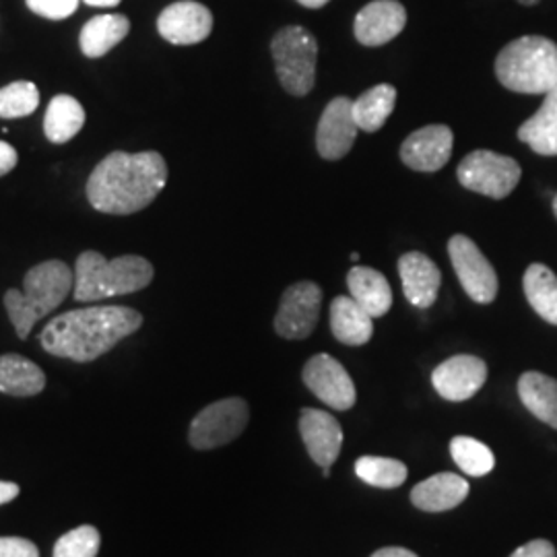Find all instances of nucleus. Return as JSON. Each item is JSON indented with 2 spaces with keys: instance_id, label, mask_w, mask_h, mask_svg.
Segmentation results:
<instances>
[{
  "instance_id": "obj_1",
  "label": "nucleus",
  "mask_w": 557,
  "mask_h": 557,
  "mask_svg": "<svg viewBox=\"0 0 557 557\" xmlns=\"http://www.w3.org/2000/svg\"><path fill=\"white\" fill-rule=\"evenodd\" d=\"M168 184V163L158 151H114L87 180L89 205L108 215H133L160 197Z\"/></svg>"
},
{
  "instance_id": "obj_2",
  "label": "nucleus",
  "mask_w": 557,
  "mask_h": 557,
  "mask_svg": "<svg viewBox=\"0 0 557 557\" xmlns=\"http://www.w3.org/2000/svg\"><path fill=\"white\" fill-rule=\"evenodd\" d=\"M143 326V317L126 306H91L64 312L41 331V347L57 358L89 363L114 349Z\"/></svg>"
},
{
  "instance_id": "obj_3",
  "label": "nucleus",
  "mask_w": 557,
  "mask_h": 557,
  "mask_svg": "<svg viewBox=\"0 0 557 557\" xmlns=\"http://www.w3.org/2000/svg\"><path fill=\"white\" fill-rule=\"evenodd\" d=\"M75 287V271L62 260H46L27 271L23 292L9 289L4 308L20 338L29 337L36 322L54 312Z\"/></svg>"
},
{
  "instance_id": "obj_4",
  "label": "nucleus",
  "mask_w": 557,
  "mask_h": 557,
  "mask_svg": "<svg viewBox=\"0 0 557 557\" xmlns=\"http://www.w3.org/2000/svg\"><path fill=\"white\" fill-rule=\"evenodd\" d=\"M153 275V264L137 255L108 260L96 250H87L81 252L75 264L73 298L87 304L135 294L145 289Z\"/></svg>"
},
{
  "instance_id": "obj_5",
  "label": "nucleus",
  "mask_w": 557,
  "mask_h": 557,
  "mask_svg": "<svg viewBox=\"0 0 557 557\" xmlns=\"http://www.w3.org/2000/svg\"><path fill=\"white\" fill-rule=\"evenodd\" d=\"M496 77L517 94L545 96L557 85V44L543 36H522L499 50Z\"/></svg>"
},
{
  "instance_id": "obj_6",
  "label": "nucleus",
  "mask_w": 557,
  "mask_h": 557,
  "mask_svg": "<svg viewBox=\"0 0 557 557\" xmlns=\"http://www.w3.org/2000/svg\"><path fill=\"white\" fill-rule=\"evenodd\" d=\"M271 54L281 87L294 96L304 98L317 83L319 41L301 25H287L278 29L271 41Z\"/></svg>"
},
{
  "instance_id": "obj_7",
  "label": "nucleus",
  "mask_w": 557,
  "mask_h": 557,
  "mask_svg": "<svg viewBox=\"0 0 557 557\" xmlns=\"http://www.w3.org/2000/svg\"><path fill=\"white\" fill-rule=\"evenodd\" d=\"M457 176L467 190L499 200L512 195L522 176V170L508 156L478 149L458 163Z\"/></svg>"
},
{
  "instance_id": "obj_8",
  "label": "nucleus",
  "mask_w": 557,
  "mask_h": 557,
  "mask_svg": "<svg viewBox=\"0 0 557 557\" xmlns=\"http://www.w3.org/2000/svg\"><path fill=\"white\" fill-rule=\"evenodd\" d=\"M250 409L244 398H223L207 405L190 423L188 440L197 450H213L238 438L246 430Z\"/></svg>"
},
{
  "instance_id": "obj_9",
  "label": "nucleus",
  "mask_w": 557,
  "mask_h": 557,
  "mask_svg": "<svg viewBox=\"0 0 557 557\" xmlns=\"http://www.w3.org/2000/svg\"><path fill=\"white\" fill-rule=\"evenodd\" d=\"M448 255L465 294L478 304H492L498 296V273L478 244L457 234L448 239Z\"/></svg>"
},
{
  "instance_id": "obj_10",
  "label": "nucleus",
  "mask_w": 557,
  "mask_h": 557,
  "mask_svg": "<svg viewBox=\"0 0 557 557\" xmlns=\"http://www.w3.org/2000/svg\"><path fill=\"white\" fill-rule=\"evenodd\" d=\"M322 289L312 281H299L285 289L278 301L275 331L278 337L301 341L310 337L320 317Z\"/></svg>"
},
{
  "instance_id": "obj_11",
  "label": "nucleus",
  "mask_w": 557,
  "mask_h": 557,
  "mask_svg": "<svg viewBox=\"0 0 557 557\" xmlns=\"http://www.w3.org/2000/svg\"><path fill=\"white\" fill-rule=\"evenodd\" d=\"M301 379L304 384L312 391V395H317L324 405L337 411L351 409L358 400L354 380L343 368V363L333 356L319 354L308 359V363L304 366Z\"/></svg>"
},
{
  "instance_id": "obj_12",
  "label": "nucleus",
  "mask_w": 557,
  "mask_h": 557,
  "mask_svg": "<svg viewBox=\"0 0 557 557\" xmlns=\"http://www.w3.org/2000/svg\"><path fill=\"white\" fill-rule=\"evenodd\" d=\"M358 122L354 119V101L338 96L324 108L317 128V149L320 158L343 160L358 139Z\"/></svg>"
},
{
  "instance_id": "obj_13",
  "label": "nucleus",
  "mask_w": 557,
  "mask_h": 557,
  "mask_svg": "<svg viewBox=\"0 0 557 557\" xmlns=\"http://www.w3.org/2000/svg\"><path fill=\"white\" fill-rule=\"evenodd\" d=\"M455 135L444 124H428L411 133L400 145V160L416 172H438L453 156Z\"/></svg>"
},
{
  "instance_id": "obj_14",
  "label": "nucleus",
  "mask_w": 557,
  "mask_h": 557,
  "mask_svg": "<svg viewBox=\"0 0 557 557\" xmlns=\"http://www.w3.org/2000/svg\"><path fill=\"white\" fill-rule=\"evenodd\" d=\"M158 32L163 40L174 46L200 44L213 32V15L200 2L180 0L161 11Z\"/></svg>"
},
{
  "instance_id": "obj_15",
  "label": "nucleus",
  "mask_w": 557,
  "mask_h": 557,
  "mask_svg": "<svg viewBox=\"0 0 557 557\" xmlns=\"http://www.w3.org/2000/svg\"><path fill=\"white\" fill-rule=\"evenodd\" d=\"M487 380V366L478 356H455L432 372V384L440 397L462 403L475 397Z\"/></svg>"
},
{
  "instance_id": "obj_16",
  "label": "nucleus",
  "mask_w": 557,
  "mask_h": 557,
  "mask_svg": "<svg viewBox=\"0 0 557 557\" xmlns=\"http://www.w3.org/2000/svg\"><path fill=\"white\" fill-rule=\"evenodd\" d=\"M407 25V11L398 0H374L354 21V34L361 46L379 48L395 40Z\"/></svg>"
},
{
  "instance_id": "obj_17",
  "label": "nucleus",
  "mask_w": 557,
  "mask_h": 557,
  "mask_svg": "<svg viewBox=\"0 0 557 557\" xmlns=\"http://www.w3.org/2000/svg\"><path fill=\"white\" fill-rule=\"evenodd\" d=\"M299 434L310 458L322 469H331L343 446V430L337 419L320 409H304L299 416Z\"/></svg>"
},
{
  "instance_id": "obj_18",
  "label": "nucleus",
  "mask_w": 557,
  "mask_h": 557,
  "mask_svg": "<svg viewBox=\"0 0 557 557\" xmlns=\"http://www.w3.org/2000/svg\"><path fill=\"white\" fill-rule=\"evenodd\" d=\"M398 275L411 306L421 310L434 306L442 285V273L434 260L423 252H407L398 259Z\"/></svg>"
},
{
  "instance_id": "obj_19",
  "label": "nucleus",
  "mask_w": 557,
  "mask_h": 557,
  "mask_svg": "<svg viewBox=\"0 0 557 557\" xmlns=\"http://www.w3.org/2000/svg\"><path fill=\"white\" fill-rule=\"evenodd\" d=\"M469 496V481L457 473H438L411 490V502L423 512H446Z\"/></svg>"
},
{
  "instance_id": "obj_20",
  "label": "nucleus",
  "mask_w": 557,
  "mask_h": 557,
  "mask_svg": "<svg viewBox=\"0 0 557 557\" xmlns=\"http://www.w3.org/2000/svg\"><path fill=\"white\" fill-rule=\"evenodd\" d=\"M349 296L372 317L382 319L393 306V289L388 278L372 267H354L347 273Z\"/></svg>"
},
{
  "instance_id": "obj_21",
  "label": "nucleus",
  "mask_w": 557,
  "mask_h": 557,
  "mask_svg": "<svg viewBox=\"0 0 557 557\" xmlns=\"http://www.w3.org/2000/svg\"><path fill=\"white\" fill-rule=\"evenodd\" d=\"M331 331L338 343L359 347L374 335V319L351 296H338L331 304Z\"/></svg>"
},
{
  "instance_id": "obj_22",
  "label": "nucleus",
  "mask_w": 557,
  "mask_h": 557,
  "mask_svg": "<svg viewBox=\"0 0 557 557\" xmlns=\"http://www.w3.org/2000/svg\"><path fill=\"white\" fill-rule=\"evenodd\" d=\"M518 139L529 145L537 156H557V85L545 94L537 112L518 128Z\"/></svg>"
},
{
  "instance_id": "obj_23",
  "label": "nucleus",
  "mask_w": 557,
  "mask_h": 557,
  "mask_svg": "<svg viewBox=\"0 0 557 557\" xmlns=\"http://www.w3.org/2000/svg\"><path fill=\"white\" fill-rule=\"evenodd\" d=\"M131 32V21L124 15H98L87 21L81 29V52L87 59H101L112 48H116Z\"/></svg>"
},
{
  "instance_id": "obj_24",
  "label": "nucleus",
  "mask_w": 557,
  "mask_h": 557,
  "mask_svg": "<svg viewBox=\"0 0 557 557\" xmlns=\"http://www.w3.org/2000/svg\"><path fill=\"white\" fill-rule=\"evenodd\" d=\"M46 388V374L29 359L7 354L0 358V393L9 397H36Z\"/></svg>"
},
{
  "instance_id": "obj_25",
  "label": "nucleus",
  "mask_w": 557,
  "mask_h": 557,
  "mask_svg": "<svg viewBox=\"0 0 557 557\" xmlns=\"http://www.w3.org/2000/svg\"><path fill=\"white\" fill-rule=\"evenodd\" d=\"M518 397L522 405L557 430V380L541 372H524L518 380Z\"/></svg>"
},
{
  "instance_id": "obj_26",
  "label": "nucleus",
  "mask_w": 557,
  "mask_h": 557,
  "mask_svg": "<svg viewBox=\"0 0 557 557\" xmlns=\"http://www.w3.org/2000/svg\"><path fill=\"white\" fill-rule=\"evenodd\" d=\"M83 124H85V108L73 96L60 94L48 103V110L44 116V133L48 140L57 145L69 143L75 135H79Z\"/></svg>"
},
{
  "instance_id": "obj_27",
  "label": "nucleus",
  "mask_w": 557,
  "mask_h": 557,
  "mask_svg": "<svg viewBox=\"0 0 557 557\" xmlns=\"http://www.w3.org/2000/svg\"><path fill=\"white\" fill-rule=\"evenodd\" d=\"M524 296L529 299L531 308L537 312L541 319L557 326V277L556 273L535 262L527 269L522 278Z\"/></svg>"
},
{
  "instance_id": "obj_28",
  "label": "nucleus",
  "mask_w": 557,
  "mask_h": 557,
  "mask_svg": "<svg viewBox=\"0 0 557 557\" xmlns=\"http://www.w3.org/2000/svg\"><path fill=\"white\" fill-rule=\"evenodd\" d=\"M397 103V89L388 83H380L363 91L358 100L354 101V119L358 122L359 131L376 133L388 116L393 114Z\"/></svg>"
},
{
  "instance_id": "obj_29",
  "label": "nucleus",
  "mask_w": 557,
  "mask_h": 557,
  "mask_svg": "<svg viewBox=\"0 0 557 557\" xmlns=\"http://www.w3.org/2000/svg\"><path fill=\"white\" fill-rule=\"evenodd\" d=\"M450 455L465 475L483 478L494 471L496 457L490 446L469 436H457L450 442Z\"/></svg>"
},
{
  "instance_id": "obj_30",
  "label": "nucleus",
  "mask_w": 557,
  "mask_h": 557,
  "mask_svg": "<svg viewBox=\"0 0 557 557\" xmlns=\"http://www.w3.org/2000/svg\"><path fill=\"white\" fill-rule=\"evenodd\" d=\"M356 475L372 487L395 490L407 479V467L397 458L361 457L356 462Z\"/></svg>"
},
{
  "instance_id": "obj_31",
  "label": "nucleus",
  "mask_w": 557,
  "mask_h": 557,
  "mask_svg": "<svg viewBox=\"0 0 557 557\" xmlns=\"http://www.w3.org/2000/svg\"><path fill=\"white\" fill-rule=\"evenodd\" d=\"M40 106V91L32 81H15L0 89V119H25Z\"/></svg>"
},
{
  "instance_id": "obj_32",
  "label": "nucleus",
  "mask_w": 557,
  "mask_h": 557,
  "mask_svg": "<svg viewBox=\"0 0 557 557\" xmlns=\"http://www.w3.org/2000/svg\"><path fill=\"white\" fill-rule=\"evenodd\" d=\"M100 543V531L91 524H83L57 541L54 557H98Z\"/></svg>"
},
{
  "instance_id": "obj_33",
  "label": "nucleus",
  "mask_w": 557,
  "mask_h": 557,
  "mask_svg": "<svg viewBox=\"0 0 557 557\" xmlns=\"http://www.w3.org/2000/svg\"><path fill=\"white\" fill-rule=\"evenodd\" d=\"M25 2L32 9V13L50 21L66 20L79 7V0H25Z\"/></svg>"
},
{
  "instance_id": "obj_34",
  "label": "nucleus",
  "mask_w": 557,
  "mask_h": 557,
  "mask_svg": "<svg viewBox=\"0 0 557 557\" xmlns=\"http://www.w3.org/2000/svg\"><path fill=\"white\" fill-rule=\"evenodd\" d=\"M0 557H40V552L27 539L0 537Z\"/></svg>"
},
{
  "instance_id": "obj_35",
  "label": "nucleus",
  "mask_w": 557,
  "mask_h": 557,
  "mask_svg": "<svg viewBox=\"0 0 557 557\" xmlns=\"http://www.w3.org/2000/svg\"><path fill=\"white\" fill-rule=\"evenodd\" d=\"M510 557H557L556 547L547 539H533L518 547L517 552Z\"/></svg>"
},
{
  "instance_id": "obj_36",
  "label": "nucleus",
  "mask_w": 557,
  "mask_h": 557,
  "mask_svg": "<svg viewBox=\"0 0 557 557\" xmlns=\"http://www.w3.org/2000/svg\"><path fill=\"white\" fill-rule=\"evenodd\" d=\"M17 161H20V156H17L15 147L9 145L7 140H0V178L7 176L9 172H13Z\"/></svg>"
},
{
  "instance_id": "obj_37",
  "label": "nucleus",
  "mask_w": 557,
  "mask_h": 557,
  "mask_svg": "<svg viewBox=\"0 0 557 557\" xmlns=\"http://www.w3.org/2000/svg\"><path fill=\"white\" fill-rule=\"evenodd\" d=\"M17 496H20V485H17V483L0 481V506L13 502Z\"/></svg>"
},
{
  "instance_id": "obj_38",
  "label": "nucleus",
  "mask_w": 557,
  "mask_h": 557,
  "mask_svg": "<svg viewBox=\"0 0 557 557\" xmlns=\"http://www.w3.org/2000/svg\"><path fill=\"white\" fill-rule=\"evenodd\" d=\"M372 557H419L418 554L405 549V547H384L379 549Z\"/></svg>"
},
{
  "instance_id": "obj_39",
  "label": "nucleus",
  "mask_w": 557,
  "mask_h": 557,
  "mask_svg": "<svg viewBox=\"0 0 557 557\" xmlns=\"http://www.w3.org/2000/svg\"><path fill=\"white\" fill-rule=\"evenodd\" d=\"M301 7H306V9H322V7H326L331 0H298Z\"/></svg>"
},
{
  "instance_id": "obj_40",
  "label": "nucleus",
  "mask_w": 557,
  "mask_h": 557,
  "mask_svg": "<svg viewBox=\"0 0 557 557\" xmlns=\"http://www.w3.org/2000/svg\"><path fill=\"white\" fill-rule=\"evenodd\" d=\"M89 7H116L120 0H83Z\"/></svg>"
},
{
  "instance_id": "obj_41",
  "label": "nucleus",
  "mask_w": 557,
  "mask_h": 557,
  "mask_svg": "<svg viewBox=\"0 0 557 557\" xmlns=\"http://www.w3.org/2000/svg\"><path fill=\"white\" fill-rule=\"evenodd\" d=\"M520 4H524V7H535V4H539L541 0H518Z\"/></svg>"
},
{
  "instance_id": "obj_42",
  "label": "nucleus",
  "mask_w": 557,
  "mask_h": 557,
  "mask_svg": "<svg viewBox=\"0 0 557 557\" xmlns=\"http://www.w3.org/2000/svg\"><path fill=\"white\" fill-rule=\"evenodd\" d=\"M351 260H354V262H358V260H359L358 252H354V255H351Z\"/></svg>"
},
{
  "instance_id": "obj_43",
  "label": "nucleus",
  "mask_w": 557,
  "mask_h": 557,
  "mask_svg": "<svg viewBox=\"0 0 557 557\" xmlns=\"http://www.w3.org/2000/svg\"><path fill=\"white\" fill-rule=\"evenodd\" d=\"M554 215H556V220H557V197H556V199H554Z\"/></svg>"
}]
</instances>
